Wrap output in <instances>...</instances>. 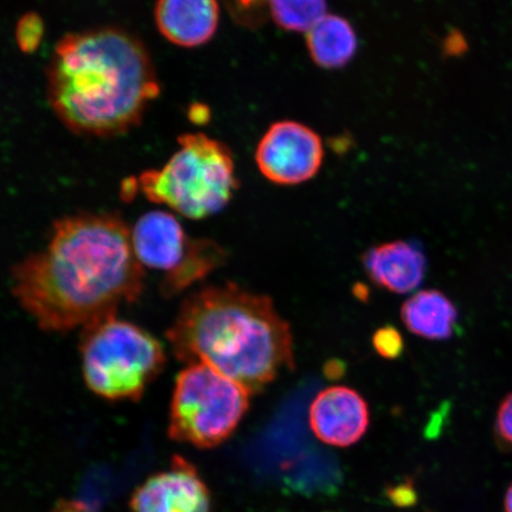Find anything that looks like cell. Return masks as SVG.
I'll use <instances>...</instances> for the list:
<instances>
[{
	"mask_svg": "<svg viewBox=\"0 0 512 512\" xmlns=\"http://www.w3.org/2000/svg\"><path fill=\"white\" fill-rule=\"evenodd\" d=\"M144 267L117 214L57 220L47 246L12 268V293L38 326L66 332L117 315L142 296Z\"/></svg>",
	"mask_w": 512,
	"mask_h": 512,
	"instance_id": "1",
	"label": "cell"
},
{
	"mask_svg": "<svg viewBox=\"0 0 512 512\" xmlns=\"http://www.w3.org/2000/svg\"><path fill=\"white\" fill-rule=\"evenodd\" d=\"M47 99L70 132L111 138L130 132L160 94L139 37L119 27L69 32L47 66Z\"/></svg>",
	"mask_w": 512,
	"mask_h": 512,
	"instance_id": "2",
	"label": "cell"
},
{
	"mask_svg": "<svg viewBox=\"0 0 512 512\" xmlns=\"http://www.w3.org/2000/svg\"><path fill=\"white\" fill-rule=\"evenodd\" d=\"M166 337L177 360L213 368L252 394L294 368L290 325L270 298L235 284L190 294Z\"/></svg>",
	"mask_w": 512,
	"mask_h": 512,
	"instance_id": "3",
	"label": "cell"
},
{
	"mask_svg": "<svg viewBox=\"0 0 512 512\" xmlns=\"http://www.w3.org/2000/svg\"><path fill=\"white\" fill-rule=\"evenodd\" d=\"M178 150L162 169L144 171L138 190L191 220L220 213L239 188L232 150L203 133L182 134Z\"/></svg>",
	"mask_w": 512,
	"mask_h": 512,
	"instance_id": "4",
	"label": "cell"
},
{
	"mask_svg": "<svg viewBox=\"0 0 512 512\" xmlns=\"http://www.w3.org/2000/svg\"><path fill=\"white\" fill-rule=\"evenodd\" d=\"M81 332L83 377L100 398L137 401L164 369L166 356L158 339L117 315Z\"/></svg>",
	"mask_w": 512,
	"mask_h": 512,
	"instance_id": "5",
	"label": "cell"
},
{
	"mask_svg": "<svg viewBox=\"0 0 512 512\" xmlns=\"http://www.w3.org/2000/svg\"><path fill=\"white\" fill-rule=\"evenodd\" d=\"M252 393L204 364L178 374L170 409L169 435L198 448L219 446L246 415Z\"/></svg>",
	"mask_w": 512,
	"mask_h": 512,
	"instance_id": "6",
	"label": "cell"
},
{
	"mask_svg": "<svg viewBox=\"0 0 512 512\" xmlns=\"http://www.w3.org/2000/svg\"><path fill=\"white\" fill-rule=\"evenodd\" d=\"M131 239L140 264L163 275L160 290L169 298L206 279L227 259L219 243L190 238L168 211L153 210L140 217Z\"/></svg>",
	"mask_w": 512,
	"mask_h": 512,
	"instance_id": "7",
	"label": "cell"
},
{
	"mask_svg": "<svg viewBox=\"0 0 512 512\" xmlns=\"http://www.w3.org/2000/svg\"><path fill=\"white\" fill-rule=\"evenodd\" d=\"M324 160L319 134L297 121L273 124L260 139L255 162L268 181L278 185H297L315 177Z\"/></svg>",
	"mask_w": 512,
	"mask_h": 512,
	"instance_id": "8",
	"label": "cell"
},
{
	"mask_svg": "<svg viewBox=\"0 0 512 512\" xmlns=\"http://www.w3.org/2000/svg\"><path fill=\"white\" fill-rule=\"evenodd\" d=\"M133 512H211L206 484L194 466L174 457L169 471L157 473L134 491Z\"/></svg>",
	"mask_w": 512,
	"mask_h": 512,
	"instance_id": "9",
	"label": "cell"
},
{
	"mask_svg": "<svg viewBox=\"0 0 512 512\" xmlns=\"http://www.w3.org/2000/svg\"><path fill=\"white\" fill-rule=\"evenodd\" d=\"M309 422L312 432L322 443L349 447L358 443L368 431L369 406L355 389L329 387L312 401Z\"/></svg>",
	"mask_w": 512,
	"mask_h": 512,
	"instance_id": "10",
	"label": "cell"
},
{
	"mask_svg": "<svg viewBox=\"0 0 512 512\" xmlns=\"http://www.w3.org/2000/svg\"><path fill=\"white\" fill-rule=\"evenodd\" d=\"M157 29L165 40L182 48H196L208 43L220 23L217 0H157Z\"/></svg>",
	"mask_w": 512,
	"mask_h": 512,
	"instance_id": "11",
	"label": "cell"
},
{
	"mask_svg": "<svg viewBox=\"0 0 512 512\" xmlns=\"http://www.w3.org/2000/svg\"><path fill=\"white\" fill-rule=\"evenodd\" d=\"M362 261L370 280L393 293L413 292L421 285L426 274V256L411 241L382 243L368 249Z\"/></svg>",
	"mask_w": 512,
	"mask_h": 512,
	"instance_id": "12",
	"label": "cell"
},
{
	"mask_svg": "<svg viewBox=\"0 0 512 512\" xmlns=\"http://www.w3.org/2000/svg\"><path fill=\"white\" fill-rule=\"evenodd\" d=\"M401 319L413 335L444 341L456 330L458 311L444 293L425 290L406 300L401 307Z\"/></svg>",
	"mask_w": 512,
	"mask_h": 512,
	"instance_id": "13",
	"label": "cell"
},
{
	"mask_svg": "<svg viewBox=\"0 0 512 512\" xmlns=\"http://www.w3.org/2000/svg\"><path fill=\"white\" fill-rule=\"evenodd\" d=\"M306 46L320 68L339 69L354 59L358 38L347 18L326 15L306 34Z\"/></svg>",
	"mask_w": 512,
	"mask_h": 512,
	"instance_id": "14",
	"label": "cell"
},
{
	"mask_svg": "<svg viewBox=\"0 0 512 512\" xmlns=\"http://www.w3.org/2000/svg\"><path fill=\"white\" fill-rule=\"evenodd\" d=\"M270 18L280 29L309 32L328 10L326 0H268Z\"/></svg>",
	"mask_w": 512,
	"mask_h": 512,
	"instance_id": "15",
	"label": "cell"
},
{
	"mask_svg": "<svg viewBox=\"0 0 512 512\" xmlns=\"http://www.w3.org/2000/svg\"><path fill=\"white\" fill-rule=\"evenodd\" d=\"M233 21L240 27L258 29L270 18L268 0H223Z\"/></svg>",
	"mask_w": 512,
	"mask_h": 512,
	"instance_id": "16",
	"label": "cell"
},
{
	"mask_svg": "<svg viewBox=\"0 0 512 512\" xmlns=\"http://www.w3.org/2000/svg\"><path fill=\"white\" fill-rule=\"evenodd\" d=\"M44 23L36 12H27L18 19L15 38L17 46L24 54H32L41 46Z\"/></svg>",
	"mask_w": 512,
	"mask_h": 512,
	"instance_id": "17",
	"label": "cell"
},
{
	"mask_svg": "<svg viewBox=\"0 0 512 512\" xmlns=\"http://www.w3.org/2000/svg\"><path fill=\"white\" fill-rule=\"evenodd\" d=\"M373 345L377 354L388 360L398 358L403 351L402 336L393 326H384L377 330L373 337Z\"/></svg>",
	"mask_w": 512,
	"mask_h": 512,
	"instance_id": "18",
	"label": "cell"
},
{
	"mask_svg": "<svg viewBox=\"0 0 512 512\" xmlns=\"http://www.w3.org/2000/svg\"><path fill=\"white\" fill-rule=\"evenodd\" d=\"M496 433L504 445L512 447V393L502 401L498 408Z\"/></svg>",
	"mask_w": 512,
	"mask_h": 512,
	"instance_id": "19",
	"label": "cell"
},
{
	"mask_svg": "<svg viewBox=\"0 0 512 512\" xmlns=\"http://www.w3.org/2000/svg\"><path fill=\"white\" fill-rule=\"evenodd\" d=\"M188 114L192 123L197 125L206 124L210 119L209 107L203 104L191 105Z\"/></svg>",
	"mask_w": 512,
	"mask_h": 512,
	"instance_id": "20",
	"label": "cell"
},
{
	"mask_svg": "<svg viewBox=\"0 0 512 512\" xmlns=\"http://www.w3.org/2000/svg\"><path fill=\"white\" fill-rule=\"evenodd\" d=\"M446 53H450L453 55H457L459 53H462L465 49V41L462 36L457 34V32H454L451 36L447 37L446 43H445Z\"/></svg>",
	"mask_w": 512,
	"mask_h": 512,
	"instance_id": "21",
	"label": "cell"
},
{
	"mask_svg": "<svg viewBox=\"0 0 512 512\" xmlns=\"http://www.w3.org/2000/svg\"><path fill=\"white\" fill-rule=\"evenodd\" d=\"M504 508L505 511L512 512V485L508 489L507 495H505Z\"/></svg>",
	"mask_w": 512,
	"mask_h": 512,
	"instance_id": "22",
	"label": "cell"
}]
</instances>
